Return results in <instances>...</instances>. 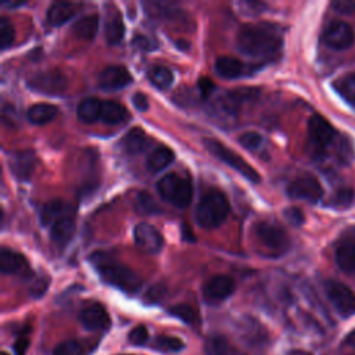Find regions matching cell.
I'll list each match as a JSON object with an SVG mask.
<instances>
[{
    "mask_svg": "<svg viewBox=\"0 0 355 355\" xmlns=\"http://www.w3.org/2000/svg\"><path fill=\"white\" fill-rule=\"evenodd\" d=\"M68 211V205L62 200H51L40 209V222L44 226H51L60 216Z\"/></svg>",
    "mask_w": 355,
    "mask_h": 355,
    "instance_id": "30",
    "label": "cell"
},
{
    "mask_svg": "<svg viewBox=\"0 0 355 355\" xmlns=\"http://www.w3.org/2000/svg\"><path fill=\"white\" fill-rule=\"evenodd\" d=\"M287 194L291 198L308 202H318L323 197V189L319 180L313 176H302L293 180L287 187Z\"/></svg>",
    "mask_w": 355,
    "mask_h": 355,
    "instance_id": "11",
    "label": "cell"
},
{
    "mask_svg": "<svg viewBox=\"0 0 355 355\" xmlns=\"http://www.w3.org/2000/svg\"><path fill=\"white\" fill-rule=\"evenodd\" d=\"M254 236L261 250L270 255H282L290 247V239L286 230L273 222H257L254 225Z\"/></svg>",
    "mask_w": 355,
    "mask_h": 355,
    "instance_id": "4",
    "label": "cell"
},
{
    "mask_svg": "<svg viewBox=\"0 0 355 355\" xmlns=\"http://www.w3.org/2000/svg\"><path fill=\"white\" fill-rule=\"evenodd\" d=\"M344 344H347V345H349V347L355 348V330L349 331V333L345 336V338H344Z\"/></svg>",
    "mask_w": 355,
    "mask_h": 355,
    "instance_id": "50",
    "label": "cell"
},
{
    "mask_svg": "<svg viewBox=\"0 0 355 355\" xmlns=\"http://www.w3.org/2000/svg\"><path fill=\"white\" fill-rule=\"evenodd\" d=\"M21 4H24V3H4V6H7V7H17Z\"/></svg>",
    "mask_w": 355,
    "mask_h": 355,
    "instance_id": "53",
    "label": "cell"
},
{
    "mask_svg": "<svg viewBox=\"0 0 355 355\" xmlns=\"http://www.w3.org/2000/svg\"><path fill=\"white\" fill-rule=\"evenodd\" d=\"M90 261L105 283L128 294H133L140 290L143 283L140 276L129 266L116 262L108 254L103 251H96L90 255Z\"/></svg>",
    "mask_w": 355,
    "mask_h": 355,
    "instance_id": "2",
    "label": "cell"
},
{
    "mask_svg": "<svg viewBox=\"0 0 355 355\" xmlns=\"http://www.w3.org/2000/svg\"><path fill=\"white\" fill-rule=\"evenodd\" d=\"M204 349H205V355H244L234 351L233 347L229 344V341L220 334L209 336L205 341Z\"/></svg>",
    "mask_w": 355,
    "mask_h": 355,
    "instance_id": "29",
    "label": "cell"
},
{
    "mask_svg": "<svg viewBox=\"0 0 355 355\" xmlns=\"http://www.w3.org/2000/svg\"><path fill=\"white\" fill-rule=\"evenodd\" d=\"M215 71L220 78L225 79H236L239 76H241L245 71V67L243 65V62L234 57H219L215 61Z\"/></svg>",
    "mask_w": 355,
    "mask_h": 355,
    "instance_id": "23",
    "label": "cell"
},
{
    "mask_svg": "<svg viewBox=\"0 0 355 355\" xmlns=\"http://www.w3.org/2000/svg\"><path fill=\"white\" fill-rule=\"evenodd\" d=\"M128 338L129 341L133 344V345H144L148 340V330L146 326L143 324H139L136 327H133L129 334H128Z\"/></svg>",
    "mask_w": 355,
    "mask_h": 355,
    "instance_id": "41",
    "label": "cell"
},
{
    "mask_svg": "<svg viewBox=\"0 0 355 355\" xmlns=\"http://www.w3.org/2000/svg\"><path fill=\"white\" fill-rule=\"evenodd\" d=\"M204 146L214 157H216L219 161L225 162L226 165H229L230 168L237 171L240 175H243L250 182L258 183L261 180L259 173L245 159H243L237 153H234L233 150L226 147L222 141L208 137V139H204Z\"/></svg>",
    "mask_w": 355,
    "mask_h": 355,
    "instance_id": "6",
    "label": "cell"
},
{
    "mask_svg": "<svg viewBox=\"0 0 355 355\" xmlns=\"http://www.w3.org/2000/svg\"><path fill=\"white\" fill-rule=\"evenodd\" d=\"M175 159L173 151L166 146H158L154 148L146 159V166L150 172H159L165 169Z\"/></svg>",
    "mask_w": 355,
    "mask_h": 355,
    "instance_id": "22",
    "label": "cell"
},
{
    "mask_svg": "<svg viewBox=\"0 0 355 355\" xmlns=\"http://www.w3.org/2000/svg\"><path fill=\"white\" fill-rule=\"evenodd\" d=\"M234 288L236 283L233 277L227 275H215L205 282L202 287V295L207 302L216 304L230 297L234 293Z\"/></svg>",
    "mask_w": 355,
    "mask_h": 355,
    "instance_id": "12",
    "label": "cell"
},
{
    "mask_svg": "<svg viewBox=\"0 0 355 355\" xmlns=\"http://www.w3.org/2000/svg\"><path fill=\"white\" fill-rule=\"evenodd\" d=\"M324 293L341 318L355 315V293L347 284L338 280H327L324 282Z\"/></svg>",
    "mask_w": 355,
    "mask_h": 355,
    "instance_id": "8",
    "label": "cell"
},
{
    "mask_svg": "<svg viewBox=\"0 0 355 355\" xmlns=\"http://www.w3.org/2000/svg\"><path fill=\"white\" fill-rule=\"evenodd\" d=\"M229 209L230 205L225 193L212 189L201 197L196 208V220L204 229H214L226 219Z\"/></svg>",
    "mask_w": 355,
    "mask_h": 355,
    "instance_id": "3",
    "label": "cell"
},
{
    "mask_svg": "<svg viewBox=\"0 0 355 355\" xmlns=\"http://www.w3.org/2000/svg\"><path fill=\"white\" fill-rule=\"evenodd\" d=\"M287 355H311V354L304 349H291Z\"/></svg>",
    "mask_w": 355,
    "mask_h": 355,
    "instance_id": "52",
    "label": "cell"
},
{
    "mask_svg": "<svg viewBox=\"0 0 355 355\" xmlns=\"http://www.w3.org/2000/svg\"><path fill=\"white\" fill-rule=\"evenodd\" d=\"M331 8L340 14H354L355 12V0H336L331 4Z\"/></svg>",
    "mask_w": 355,
    "mask_h": 355,
    "instance_id": "43",
    "label": "cell"
},
{
    "mask_svg": "<svg viewBox=\"0 0 355 355\" xmlns=\"http://www.w3.org/2000/svg\"><path fill=\"white\" fill-rule=\"evenodd\" d=\"M93 348L79 340H65L54 347L51 355H87Z\"/></svg>",
    "mask_w": 355,
    "mask_h": 355,
    "instance_id": "32",
    "label": "cell"
},
{
    "mask_svg": "<svg viewBox=\"0 0 355 355\" xmlns=\"http://www.w3.org/2000/svg\"><path fill=\"white\" fill-rule=\"evenodd\" d=\"M258 90L254 87H237L234 90H229L218 97L216 108L225 115H236L241 105L247 100H252L257 96Z\"/></svg>",
    "mask_w": 355,
    "mask_h": 355,
    "instance_id": "13",
    "label": "cell"
},
{
    "mask_svg": "<svg viewBox=\"0 0 355 355\" xmlns=\"http://www.w3.org/2000/svg\"><path fill=\"white\" fill-rule=\"evenodd\" d=\"M135 209L141 215H154V214L161 212L158 204L146 191H140V193L136 194V197H135Z\"/></svg>",
    "mask_w": 355,
    "mask_h": 355,
    "instance_id": "34",
    "label": "cell"
},
{
    "mask_svg": "<svg viewBox=\"0 0 355 355\" xmlns=\"http://www.w3.org/2000/svg\"><path fill=\"white\" fill-rule=\"evenodd\" d=\"M0 355H10L7 351H1V354Z\"/></svg>",
    "mask_w": 355,
    "mask_h": 355,
    "instance_id": "54",
    "label": "cell"
},
{
    "mask_svg": "<svg viewBox=\"0 0 355 355\" xmlns=\"http://www.w3.org/2000/svg\"><path fill=\"white\" fill-rule=\"evenodd\" d=\"M132 44L136 47V49H139V50H144V51H148V50H153V49H155L157 47V44L153 42V40H150L148 37H146V36H136L133 40H132Z\"/></svg>",
    "mask_w": 355,
    "mask_h": 355,
    "instance_id": "44",
    "label": "cell"
},
{
    "mask_svg": "<svg viewBox=\"0 0 355 355\" xmlns=\"http://www.w3.org/2000/svg\"><path fill=\"white\" fill-rule=\"evenodd\" d=\"M126 116H128V111L122 104L112 101V100L103 101L101 114H100V121L103 123L118 125V123L123 122L126 119Z\"/></svg>",
    "mask_w": 355,
    "mask_h": 355,
    "instance_id": "26",
    "label": "cell"
},
{
    "mask_svg": "<svg viewBox=\"0 0 355 355\" xmlns=\"http://www.w3.org/2000/svg\"><path fill=\"white\" fill-rule=\"evenodd\" d=\"M146 143H147V136L140 128L130 129L122 139V146L125 151L133 155L141 153L146 147Z\"/></svg>",
    "mask_w": 355,
    "mask_h": 355,
    "instance_id": "31",
    "label": "cell"
},
{
    "mask_svg": "<svg viewBox=\"0 0 355 355\" xmlns=\"http://www.w3.org/2000/svg\"><path fill=\"white\" fill-rule=\"evenodd\" d=\"M132 103L133 105L139 110V111H147L148 110V100L147 96L143 93H135L132 97Z\"/></svg>",
    "mask_w": 355,
    "mask_h": 355,
    "instance_id": "45",
    "label": "cell"
},
{
    "mask_svg": "<svg viewBox=\"0 0 355 355\" xmlns=\"http://www.w3.org/2000/svg\"><path fill=\"white\" fill-rule=\"evenodd\" d=\"M336 89L343 98L355 103V73H349L338 79V82L336 83Z\"/></svg>",
    "mask_w": 355,
    "mask_h": 355,
    "instance_id": "36",
    "label": "cell"
},
{
    "mask_svg": "<svg viewBox=\"0 0 355 355\" xmlns=\"http://www.w3.org/2000/svg\"><path fill=\"white\" fill-rule=\"evenodd\" d=\"M46 288H47V282H44L43 277H42V279H37V280L32 284V287H31V294H32L33 297H40V295L46 291Z\"/></svg>",
    "mask_w": 355,
    "mask_h": 355,
    "instance_id": "48",
    "label": "cell"
},
{
    "mask_svg": "<svg viewBox=\"0 0 355 355\" xmlns=\"http://www.w3.org/2000/svg\"><path fill=\"white\" fill-rule=\"evenodd\" d=\"M155 347L161 351H166V352H179L184 348V343L178 338V337H172V336H159L155 341Z\"/></svg>",
    "mask_w": 355,
    "mask_h": 355,
    "instance_id": "37",
    "label": "cell"
},
{
    "mask_svg": "<svg viewBox=\"0 0 355 355\" xmlns=\"http://www.w3.org/2000/svg\"><path fill=\"white\" fill-rule=\"evenodd\" d=\"M336 262L338 268L349 275H355V227L344 232L336 247Z\"/></svg>",
    "mask_w": 355,
    "mask_h": 355,
    "instance_id": "14",
    "label": "cell"
},
{
    "mask_svg": "<svg viewBox=\"0 0 355 355\" xmlns=\"http://www.w3.org/2000/svg\"><path fill=\"white\" fill-rule=\"evenodd\" d=\"M214 86H215L214 82L211 79H208V78H201L198 80V89H200V93H201L202 97L209 96L211 92L214 90Z\"/></svg>",
    "mask_w": 355,
    "mask_h": 355,
    "instance_id": "46",
    "label": "cell"
},
{
    "mask_svg": "<svg viewBox=\"0 0 355 355\" xmlns=\"http://www.w3.org/2000/svg\"><path fill=\"white\" fill-rule=\"evenodd\" d=\"M75 233V216L72 211H67L62 216H60L53 225L50 230V237L54 244L62 247L68 244Z\"/></svg>",
    "mask_w": 355,
    "mask_h": 355,
    "instance_id": "19",
    "label": "cell"
},
{
    "mask_svg": "<svg viewBox=\"0 0 355 355\" xmlns=\"http://www.w3.org/2000/svg\"><path fill=\"white\" fill-rule=\"evenodd\" d=\"M79 322L87 330H107L111 326V319L108 312L101 304H90L80 309Z\"/></svg>",
    "mask_w": 355,
    "mask_h": 355,
    "instance_id": "17",
    "label": "cell"
},
{
    "mask_svg": "<svg viewBox=\"0 0 355 355\" xmlns=\"http://www.w3.org/2000/svg\"><path fill=\"white\" fill-rule=\"evenodd\" d=\"M35 162H36V157L33 151H29V150L17 151L10 157V171L17 179L28 180L33 173Z\"/></svg>",
    "mask_w": 355,
    "mask_h": 355,
    "instance_id": "18",
    "label": "cell"
},
{
    "mask_svg": "<svg viewBox=\"0 0 355 355\" xmlns=\"http://www.w3.org/2000/svg\"><path fill=\"white\" fill-rule=\"evenodd\" d=\"M164 287L162 286H154V287H151L150 290H148V293H147V298L150 300V301H158L159 300V297L162 295V293H164Z\"/></svg>",
    "mask_w": 355,
    "mask_h": 355,
    "instance_id": "49",
    "label": "cell"
},
{
    "mask_svg": "<svg viewBox=\"0 0 355 355\" xmlns=\"http://www.w3.org/2000/svg\"><path fill=\"white\" fill-rule=\"evenodd\" d=\"M322 39L324 44L333 50H345L352 46L355 40V33L347 22L333 21L324 29Z\"/></svg>",
    "mask_w": 355,
    "mask_h": 355,
    "instance_id": "10",
    "label": "cell"
},
{
    "mask_svg": "<svg viewBox=\"0 0 355 355\" xmlns=\"http://www.w3.org/2000/svg\"><path fill=\"white\" fill-rule=\"evenodd\" d=\"M176 46H178L179 49H182V50H187V49L190 47V44H189L186 40H178V42H176Z\"/></svg>",
    "mask_w": 355,
    "mask_h": 355,
    "instance_id": "51",
    "label": "cell"
},
{
    "mask_svg": "<svg viewBox=\"0 0 355 355\" xmlns=\"http://www.w3.org/2000/svg\"><path fill=\"white\" fill-rule=\"evenodd\" d=\"M0 269L3 273H21L28 269V262L22 254L3 247L0 250Z\"/></svg>",
    "mask_w": 355,
    "mask_h": 355,
    "instance_id": "21",
    "label": "cell"
},
{
    "mask_svg": "<svg viewBox=\"0 0 355 355\" xmlns=\"http://www.w3.org/2000/svg\"><path fill=\"white\" fill-rule=\"evenodd\" d=\"M75 15V7L71 3H54L46 14L47 22L51 26H60Z\"/></svg>",
    "mask_w": 355,
    "mask_h": 355,
    "instance_id": "28",
    "label": "cell"
},
{
    "mask_svg": "<svg viewBox=\"0 0 355 355\" xmlns=\"http://www.w3.org/2000/svg\"><path fill=\"white\" fill-rule=\"evenodd\" d=\"M57 114H58V108L55 105L47 104V103H37L28 108L26 118L29 122L35 125H44L51 119H54Z\"/></svg>",
    "mask_w": 355,
    "mask_h": 355,
    "instance_id": "25",
    "label": "cell"
},
{
    "mask_svg": "<svg viewBox=\"0 0 355 355\" xmlns=\"http://www.w3.org/2000/svg\"><path fill=\"white\" fill-rule=\"evenodd\" d=\"M98 31V17L96 14L85 15L72 25V33L83 40L93 39Z\"/></svg>",
    "mask_w": 355,
    "mask_h": 355,
    "instance_id": "27",
    "label": "cell"
},
{
    "mask_svg": "<svg viewBox=\"0 0 355 355\" xmlns=\"http://www.w3.org/2000/svg\"><path fill=\"white\" fill-rule=\"evenodd\" d=\"M29 347V338L25 336H21L17 338V341L14 343V351L15 355H25L26 349Z\"/></svg>",
    "mask_w": 355,
    "mask_h": 355,
    "instance_id": "47",
    "label": "cell"
},
{
    "mask_svg": "<svg viewBox=\"0 0 355 355\" xmlns=\"http://www.w3.org/2000/svg\"><path fill=\"white\" fill-rule=\"evenodd\" d=\"M239 143L244 148H247L250 151H255L262 144V136L257 132H245L239 136Z\"/></svg>",
    "mask_w": 355,
    "mask_h": 355,
    "instance_id": "39",
    "label": "cell"
},
{
    "mask_svg": "<svg viewBox=\"0 0 355 355\" xmlns=\"http://www.w3.org/2000/svg\"><path fill=\"white\" fill-rule=\"evenodd\" d=\"M283 214H284L286 219H287L291 225H294V226H300V225H302V222H304V214H302V211H301L300 208L288 207V208L284 209Z\"/></svg>",
    "mask_w": 355,
    "mask_h": 355,
    "instance_id": "42",
    "label": "cell"
},
{
    "mask_svg": "<svg viewBox=\"0 0 355 355\" xmlns=\"http://www.w3.org/2000/svg\"><path fill=\"white\" fill-rule=\"evenodd\" d=\"M157 190L164 200L175 207L184 208L193 197V186L187 178L178 173H166L157 182Z\"/></svg>",
    "mask_w": 355,
    "mask_h": 355,
    "instance_id": "5",
    "label": "cell"
},
{
    "mask_svg": "<svg viewBox=\"0 0 355 355\" xmlns=\"http://www.w3.org/2000/svg\"><path fill=\"white\" fill-rule=\"evenodd\" d=\"M15 37V32H14V26L10 22L8 18L1 17L0 18V46L1 49H7L12 44Z\"/></svg>",
    "mask_w": 355,
    "mask_h": 355,
    "instance_id": "38",
    "label": "cell"
},
{
    "mask_svg": "<svg viewBox=\"0 0 355 355\" xmlns=\"http://www.w3.org/2000/svg\"><path fill=\"white\" fill-rule=\"evenodd\" d=\"M354 198V191L349 187H343L336 191V194L331 197V205L341 208V207H348L352 202Z\"/></svg>",
    "mask_w": 355,
    "mask_h": 355,
    "instance_id": "40",
    "label": "cell"
},
{
    "mask_svg": "<svg viewBox=\"0 0 355 355\" xmlns=\"http://www.w3.org/2000/svg\"><path fill=\"white\" fill-rule=\"evenodd\" d=\"M132 83V75L122 65L105 67L97 78V85L101 90L114 92L126 87Z\"/></svg>",
    "mask_w": 355,
    "mask_h": 355,
    "instance_id": "16",
    "label": "cell"
},
{
    "mask_svg": "<svg viewBox=\"0 0 355 355\" xmlns=\"http://www.w3.org/2000/svg\"><path fill=\"white\" fill-rule=\"evenodd\" d=\"M168 312H169L172 316L180 319V320H182L183 323H186V324L194 326V324H197V322H198V315H197L196 309H194L193 306L187 305V304H178V305H173V306H171V308L168 309Z\"/></svg>",
    "mask_w": 355,
    "mask_h": 355,
    "instance_id": "35",
    "label": "cell"
},
{
    "mask_svg": "<svg viewBox=\"0 0 355 355\" xmlns=\"http://www.w3.org/2000/svg\"><path fill=\"white\" fill-rule=\"evenodd\" d=\"M236 46L244 55L269 60L282 50L283 36L277 26L272 24L244 25L237 33Z\"/></svg>",
    "mask_w": 355,
    "mask_h": 355,
    "instance_id": "1",
    "label": "cell"
},
{
    "mask_svg": "<svg viewBox=\"0 0 355 355\" xmlns=\"http://www.w3.org/2000/svg\"><path fill=\"white\" fill-rule=\"evenodd\" d=\"M103 101L96 97H86L83 98L76 108V115L80 122L83 123H93L100 119Z\"/></svg>",
    "mask_w": 355,
    "mask_h": 355,
    "instance_id": "24",
    "label": "cell"
},
{
    "mask_svg": "<svg viewBox=\"0 0 355 355\" xmlns=\"http://www.w3.org/2000/svg\"><path fill=\"white\" fill-rule=\"evenodd\" d=\"M148 80L158 89H166L171 86V83L173 82V73L169 68L166 67H153L148 69L147 72Z\"/></svg>",
    "mask_w": 355,
    "mask_h": 355,
    "instance_id": "33",
    "label": "cell"
},
{
    "mask_svg": "<svg viewBox=\"0 0 355 355\" xmlns=\"http://www.w3.org/2000/svg\"><path fill=\"white\" fill-rule=\"evenodd\" d=\"M133 237L136 245L147 254H158L164 247L161 233L153 225L146 222H140L135 226Z\"/></svg>",
    "mask_w": 355,
    "mask_h": 355,
    "instance_id": "15",
    "label": "cell"
},
{
    "mask_svg": "<svg viewBox=\"0 0 355 355\" xmlns=\"http://www.w3.org/2000/svg\"><path fill=\"white\" fill-rule=\"evenodd\" d=\"M308 135L316 151H324L337 137L336 129L331 123L319 114H313L308 121Z\"/></svg>",
    "mask_w": 355,
    "mask_h": 355,
    "instance_id": "9",
    "label": "cell"
},
{
    "mask_svg": "<svg viewBox=\"0 0 355 355\" xmlns=\"http://www.w3.org/2000/svg\"><path fill=\"white\" fill-rule=\"evenodd\" d=\"M104 35L108 44H118L125 35V25L122 21V17L116 8H112V11H107V18L104 24Z\"/></svg>",
    "mask_w": 355,
    "mask_h": 355,
    "instance_id": "20",
    "label": "cell"
},
{
    "mask_svg": "<svg viewBox=\"0 0 355 355\" xmlns=\"http://www.w3.org/2000/svg\"><path fill=\"white\" fill-rule=\"evenodd\" d=\"M26 85L35 92L49 96H57L67 90L68 80L61 69L50 68L29 76Z\"/></svg>",
    "mask_w": 355,
    "mask_h": 355,
    "instance_id": "7",
    "label": "cell"
}]
</instances>
